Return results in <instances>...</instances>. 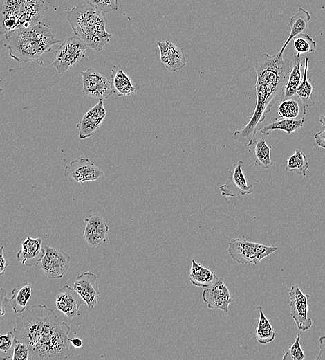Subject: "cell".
Segmentation results:
<instances>
[{"label":"cell","mask_w":325,"mask_h":360,"mask_svg":"<svg viewBox=\"0 0 325 360\" xmlns=\"http://www.w3.org/2000/svg\"><path fill=\"white\" fill-rule=\"evenodd\" d=\"M15 341L29 349L28 360L66 359L71 355L70 325L46 305H28L16 318Z\"/></svg>","instance_id":"obj_1"},{"label":"cell","mask_w":325,"mask_h":360,"mask_svg":"<svg viewBox=\"0 0 325 360\" xmlns=\"http://www.w3.org/2000/svg\"><path fill=\"white\" fill-rule=\"evenodd\" d=\"M256 73V106L247 124L233 134L235 141L249 147L254 141L261 123L273 105L284 98V89L291 70L288 59L279 53H262L253 65Z\"/></svg>","instance_id":"obj_2"},{"label":"cell","mask_w":325,"mask_h":360,"mask_svg":"<svg viewBox=\"0 0 325 360\" xmlns=\"http://www.w3.org/2000/svg\"><path fill=\"white\" fill-rule=\"evenodd\" d=\"M5 39L11 58L39 65L44 64L43 54L60 42L52 28L42 21L9 31L5 34Z\"/></svg>","instance_id":"obj_3"},{"label":"cell","mask_w":325,"mask_h":360,"mask_svg":"<svg viewBox=\"0 0 325 360\" xmlns=\"http://www.w3.org/2000/svg\"><path fill=\"white\" fill-rule=\"evenodd\" d=\"M66 17L75 35L88 47L100 51L109 42L112 35L106 30L107 20L100 10L89 4L76 6Z\"/></svg>","instance_id":"obj_4"},{"label":"cell","mask_w":325,"mask_h":360,"mask_svg":"<svg viewBox=\"0 0 325 360\" xmlns=\"http://www.w3.org/2000/svg\"><path fill=\"white\" fill-rule=\"evenodd\" d=\"M44 0H0V35L41 21Z\"/></svg>","instance_id":"obj_5"},{"label":"cell","mask_w":325,"mask_h":360,"mask_svg":"<svg viewBox=\"0 0 325 360\" xmlns=\"http://www.w3.org/2000/svg\"><path fill=\"white\" fill-rule=\"evenodd\" d=\"M277 250L275 245H265L240 238L232 239L228 244L231 258L239 264H257Z\"/></svg>","instance_id":"obj_6"},{"label":"cell","mask_w":325,"mask_h":360,"mask_svg":"<svg viewBox=\"0 0 325 360\" xmlns=\"http://www.w3.org/2000/svg\"><path fill=\"white\" fill-rule=\"evenodd\" d=\"M87 47L76 35L66 39L57 48L50 66H54L59 73H64L85 56Z\"/></svg>","instance_id":"obj_7"},{"label":"cell","mask_w":325,"mask_h":360,"mask_svg":"<svg viewBox=\"0 0 325 360\" xmlns=\"http://www.w3.org/2000/svg\"><path fill=\"white\" fill-rule=\"evenodd\" d=\"M71 258L70 255L57 249L46 246L39 262V267L51 279L62 278L68 270Z\"/></svg>","instance_id":"obj_8"},{"label":"cell","mask_w":325,"mask_h":360,"mask_svg":"<svg viewBox=\"0 0 325 360\" xmlns=\"http://www.w3.org/2000/svg\"><path fill=\"white\" fill-rule=\"evenodd\" d=\"M103 174L104 172L88 158L73 159L64 169V177L82 185L88 181H96Z\"/></svg>","instance_id":"obj_9"},{"label":"cell","mask_w":325,"mask_h":360,"mask_svg":"<svg viewBox=\"0 0 325 360\" xmlns=\"http://www.w3.org/2000/svg\"><path fill=\"white\" fill-rule=\"evenodd\" d=\"M83 93L99 100L109 98L113 94L111 81L93 68L81 71Z\"/></svg>","instance_id":"obj_10"},{"label":"cell","mask_w":325,"mask_h":360,"mask_svg":"<svg viewBox=\"0 0 325 360\" xmlns=\"http://www.w3.org/2000/svg\"><path fill=\"white\" fill-rule=\"evenodd\" d=\"M288 294L290 316L297 329L302 332L308 330L313 325L312 319L308 316V301L310 296L304 294L298 285L292 286Z\"/></svg>","instance_id":"obj_11"},{"label":"cell","mask_w":325,"mask_h":360,"mask_svg":"<svg viewBox=\"0 0 325 360\" xmlns=\"http://www.w3.org/2000/svg\"><path fill=\"white\" fill-rule=\"evenodd\" d=\"M243 165V161H239L231 166L228 179L219 188L222 195L235 197L252 192L253 185L248 184L242 169Z\"/></svg>","instance_id":"obj_12"},{"label":"cell","mask_w":325,"mask_h":360,"mask_svg":"<svg viewBox=\"0 0 325 360\" xmlns=\"http://www.w3.org/2000/svg\"><path fill=\"white\" fill-rule=\"evenodd\" d=\"M203 300L209 309L228 312L229 305L234 301L224 281L219 277L209 287L203 289Z\"/></svg>","instance_id":"obj_13"},{"label":"cell","mask_w":325,"mask_h":360,"mask_svg":"<svg viewBox=\"0 0 325 360\" xmlns=\"http://www.w3.org/2000/svg\"><path fill=\"white\" fill-rule=\"evenodd\" d=\"M72 287L89 308L93 309L95 307L100 294L96 274L91 271L82 273L76 277Z\"/></svg>","instance_id":"obj_14"},{"label":"cell","mask_w":325,"mask_h":360,"mask_svg":"<svg viewBox=\"0 0 325 360\" xmlns=\"http://www.w3.org/2000/svg\"><path fill=\"white\" fill-rule=\"evenodd\" d=\"M85 222L83 237L89 246L97 247L106 242L109 227L100 214H91Z\"/></svg>","instance_id":"obj_15"},{"label":"cell","mask_w":325,"mask_h":360,"mask_svg":"<svg viewBox=\"0 0 325 360\" xmlns=\"http://www.w3.org/2000/svg\"><path fill=\"white\" fill-rule=\"evenodd\" d=\"M106 114L103 100H99L98 102L91 108L76 125L79 138L85 139L91 137L102 125Z\"/></svg>","instance_id":"obj_16"},{"label":"cell","mask_w":325,"mask_h":360,"mask_svg":"<svg viewBox=\"0 0 325 360\" xmlns=\"http://www.w3.org/2000/svg\"><path fill=\"white\" fill-rule=\"evenodd\" d=\"M82 301L79 294L68 285L59 289L55 298L57 309L71 320L80 315V306Z\"/></svg>","instance_id":"obj_17"},{"label":"cell","mask_w":325,"mask_h":360,"mask_svg":"<svg viewBox=\"0 0 325 360\" xmlns=\"http://www.w3.org/2000/svg\"><path fill=\"white\" fill-rule=\"evenodd\" d=\"M162 64L169 71L175 72L186 66L184 51L169 40L157 42Z\"/></svg>","instance_id":"obj_18"},{"label":"cell","mask_w":325,"mask_h":360,"mask_svg":"<svg viewBox=\"0 0 325 360\" xmlns=\"http://www.w3.org/2000/svg\"><path fill=\"white\" fill-rule=\"evenodd\" d=\"M44 249L42 248L41 237L33 238L28 236L21 242V247L16 253L17 260L22 264L33 266L39 264Z\"/></svg>","instance_id":"obj_19"},{"label":"cell","mask_w":325,"mask_h":360,"mask_svg":"<svg viewBox=\"0 0 325 360\" xmlns=\"http://www.w3.org/2000/svg\"><path fill=\"white\" fill-rule=\"evenodd\" d=\"M277 113L281 118L304 120L306 107L295 94L280 100L277 107Z\"/></svg>","instance_id":"obj_20"},{"label":"cell","mask_w":325,"mask_h":360,"mask_svg":"<svg viewBox=\"0 0 325 360\" xmlns=\"http://www.w3.org/2000/svg\"><path fill=\"white\" fill-rule=\"evenodd\" d=\"M111 78L113 93L117 96L131 95L139 89L133 84L131 78L123 71L120 64L112 67Z\"/></svg>","instance_id":"obj_21"},{"label":"cell","mask_w":325,"mask_h":360,"mask_svg":"<svg viewBox=\"0 0 325 360\" xmlns=\"http://www.w3.org/2000/svg\"><path fill=\"white\" fill-rule=\"evenodd\" d=\"M310 20V15L309 12L303 8H299L297 12L291 16L289 19L290 32L288 37L278 53L283 55L285 48L291 39H292L294 37L304 33L307 30Z\"/></svg>","instance_id":"obj_22"},{"label":"cell","mask_w":325,"mask_h":360,"mask_svg":"<svg viewBox=\"0 0 325 360\" xmlns=\"http://www.w3.org/2000/svg\"><path fill=\"white\" fill-rule=\"evenodd\" d=\"M272 146L268 145L264 139L254 141L248 147V152L254 163L261 168L268 169L273 165L271 159Z\"/></svg>","instance_id":"obj_23"},{"label":"cell","mask_w":325,"mask_h":360,"mask_svg":"<svg viewBox=\"0 0 325 360\" xmlns=\"http://www.w3.org/2000/svg\"><path fill=\"white\" fill-rule=\"evenodd\" d=\"M32 295V284L22 282L12 290V296L9 299L12 309L15 313L23 312Z\"/></svg>","instance_id":"obj_24"},{"label":"cell","mask_w":325,"mask_h":360,"mask_svg":"<svg viewBox=\"0 0 325 360\" xmlns=\"http://www.w3.org/2000/svg\"><path fill=\"white\" fill-rule=\"evenodd\" d=\"M217 276L210 269L192 259L189 269V280L196 287L206 288L215 280Z\"/></svg>","instance_id":"obj_25"},{"label":"cell","mask_w":325,"mask_h":360,"mask_svg":"<svg viewBox=\"0 0 325 360\" xmlns=\"http://www.w3.org/2000/svg\"><path fill=\"white\" fill-rule=\"evenodd\" d=\"M304 120L288 118L275 119L273 122L265 126H261L258 131L263 136L269 135L272 131L281 130L287 134L299 130L304 125Z\"/></svg>","instance_id":"obj_26"},{"label":"cell","mask_w":325,"mask_h":360,"mask_svg":"<svg viewBox=\"0 0 325 360\" xmlns=\"http://www.w3.org/2000/svg\"><path fill=\"white\" fill-rule=\"evenodd\" d=\"M301 58V55L299 53H297L294 56L292 66L284 89V98L291 97L296 94L303 76Z\"/></svg>","instance_id":"obj_27"},{"label":"cell","mask_w":325,"mask_h":360,"mask_svg":"<svg viewBox=\"0 0 325 360\" xmlns=\"http://www.w3.org/2000/svg\"><path fill=\"white\" fill-rule=\"evenodd\" d=\"M308 57L304 60V68L301 81L297 89L296 95L306 107H311L315 105V102L313 99L314 85L313 81L308 78Z\"/></svg>","instance_id":"obj_28"},{"label":"cell","mask_w":325,"mask_h":360,"mask_svg":"<svg viewBox=\"0 0 325 360\" xmlns=\"http://www.w3.org/2000/svg\"><path fill=\"white\" fill-rule=\"evenodd\" d=\"M256 309L259 314V321L256 330L257 339L259 343L266 345L275 339V333L271 323L263 313V307L261 306H258Z\"/></svg>","instance_id":"obj_29"},{"label":"cell","mask_w":325,"mask_h":360,"mask_svg":"<svg viewBox=\"0 0 325 360\" xmlns=\"http://www.w3.org/2000/svg\"><path fill=\"white\" fill-rule=\"evenodd\" d=\"M308 165V161L304 153L299 149H295V153L288 158L285 170L306 177Z\"/></svg>","instance_id":"obj_30"},{"label":"cell","mask_w":325,"mask_h":360,"mask_svg":"<svg viewBox=\"0 0 325 360\" xmlns=\"http://www.w3.org/2000/svg\"><path fill=\"white\" fill-rule=\"evenodd\" d=\"M293 46L297 53L304 54L316 49L315 41L308 34L301 33L293 37Z\"/></svg>","instance_id":"obj_31"},{"label":"cell","mask_w":325,"mask_h":360,"mask_svg":"<svg viewBox=\"0 0 325 360\" xmlns=\"http://www.w3.org/2000/svg\"><path fill=\"white\" fill-rule=\"evenodd\" d=\"M305 354L300 345V334H298L292 345H291L288 350L285 352L282 357L283 360H304Z\"/></svg>","instance_id":"obj_32"},{"label":"cell","mask_w":325,"mask_h":360,"mask_svg":"<svg viewBox=\"0 0 325 360\" xmlns=\"http://www.w3.org/2000/svg\"><path fill=\"white\" fill-rule=\"evenodd\" d=\"M86 2L102 12H110L118 9V0H86Z\"/></svg>","instance_id":"obj_33"},{"label":"cell","mask_w":325,"mask_h":360,"mask_svg":"<svg viewBox=\"0 0 325 360\" xmlns=\"http://www.w3.org/2000/svg\"><path fill=\"white\" fill-rule=\"evenodd\" d=\"M15 343L13 331H9L6 334L0 335V352L7 353ZM0 360L6 359L0 355Z\"/></svg>","instance_id":"obj_34"},{"label":"cell","mask_w":325,"mask_h":360,"mask_svg":"<svg viewBox=\"0 0 325 360\" xmlns=\"http://www.w3.org/2000/svg\"><path fill=\"white\" fill-rule=\"evenodd\" d=\"M29 357V349L22 342L15 341L12 351V360H28Z\"/></svg>","instance_id":"obj_35"},{"label":"cell","mask_w":325,"mask_h":360,"mask_svg":"<svg viewBox=\"0 0 325 360\" xmlns=\"http://www.w3.org/2000/svg\"><path fill=\"white\" fill-rule=\"evenodd\" d=\"M8 300L6 289L3 287L0 288V318L6 313V306Z\"/></svg>","instance_id":"obj_36"},{"label":"cell","mask_w":325,"mask_h":360,"mask_svg":"<svg viewBox=\"0 0 325 360\" xmlns=\"http://www.w3.org/2000/svg\"><path fill=\"white\" fill-rule=\"evenodd\" d=\"M4 246L0 247V276L4 275L7 267L9 264V261L4 257Z\"/></svg>","instance_id":"obj_37"},{"label":"cell","mask_w":325,"mask_h":360,"mask_svg":"<svg viewBox=\"0 0 325 360\" xmlns=\"http://www.w3.org/2000/svg\"><path fill=\"white\" fill-rule=\"evenodd\" d=\"M319 351L316 360L325 359V334H322L318 339Z\"/></svg>","instance_id":"obj_38"},{"label":"cell","mask_w":325,"mask_h":360,"mask_svg":"<svg viewBox=\"0 0 325 360\" xmlns=\"http://www.w3.org/2000/svg\"><path fill=\"white\" fill-rule=\"evenodd\" d=\"M314 139L319 147L325 149V129L316 132Z\"/></svg>","instance_id":"obj_39"},{"label":"cell","mask_w":325,"mask_h":360,"mask_svg":"<svg viewBox=\"0 0 325 360\" xmlns=\"http://www.w3.org/2000/svg\"><path fill=\"white\" fill-rule=\"evenodd\" d=\"M68 340L70 343L75 348H80L83 345V342L80 338H68Z\"/></svg>","instance_id":"obj_40"},{"label":"cell","mask_w":325,"mask_h":360,"mask_svg":"<svg viewBox=\"0 0 325 360\" xmlns=\"http://www.w3.org/2000/svg\"><path fill=\"white\" fill-rule=\"evenodd\" d=\"M319 121L325 127V115H321V116L319 118Z\"/></svg>","instance_id":"obj_41"},{"label":"cell","mask_w":325,"mask_h":360,"mask_svg":"<svg viewBox=\"0 0 325 360\" xmlns=\"http://www.w3.org/2000/svg\"><path fill=\"white\" fill-rule=\"evenodd\" d=\"M3 91V89L0 86V94Z\"/></svg>","instance_id":"obj_42"}]
</instances>
